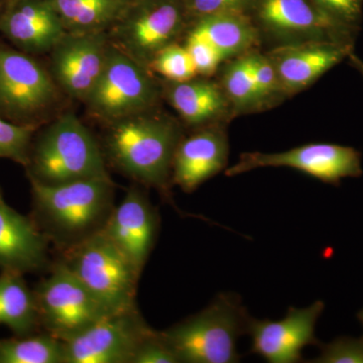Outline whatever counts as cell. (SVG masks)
<instances>
[{
  "mask_svg": "<svg viewBox=\"0 0 363 363\" xmlns=\"http://www.w3.org/2000/svg\"><path fill=\"white\" fill-rule=\"evenodd\" d=\"M30 182L32 218L60 252L101 233L116 207L111 177L56 186Z\"/></svg>",
  "mask_w": 363,
  "mask_h": 363,
  "instance_id": "cell-1",
  "label": "cell"
},
{
  "mask_svg": "<svg viewBox=\"0 0 363 363\" xmlns=\"http://www.w3.org/2000/svg\"><path fill=\"white\" fill-rule=\"evenodd\" d=\"M182 138L176 121L150 109L109 123L105 154L119 171L169 199L172 167Z\"/></svg>",
  "mask_w": 363,
  "mask_h": 363,
  "instance_id": "cell-2",
  "label": "cell"
},
{
  "mask_svg": "<svg viewBox=\"0 0 363 363\" xmlns=\"http://www.w3.org/2000/svg\"><path fill=\"white\" fill-rule=\"evenodd\" d=\"M28 179L49 186L109 176L104 150L74 113L50 124L30 147Z\"/></svg>",
  "mask_w": 363,
  "mask_h": 363,
  "instance_id": "cell-3",
  "label": "cell"
},
{
  "mask_svg": "<svg viewBox=\"0 0 363 363\" xmlns=\"http://www.w3.org/2000/svg\"><path fill=\"white\" fill-rule=\"evenodd\" d=\"M252 317L238 296L223 293L202 311L162 330L179 363H234L236 344L248 333Z\"/></svg>",
  "mask_w": 363,
  "mask_h": 363,
  "instance_id": "cell-4",
  "label": "cell"
},
{
  "mask_svg": "<svg viewBox=\"0 0 363 363\" xmlns=\"http://www.w3.org/2000/svg\"><path fill=\"white\" fill-rule=\"evenodd\" d=\"M61 255L60 260L108 314L138 308L140 274L104 231Z\"/></svg>",
  "mask_w": 363,
  "mask_h": 363,
  "instance_id": "cell-5",
  "label": "cell"
},
{
  "mask_svg": "<svg viewBox=\"0 0 363 363\" xmlns=\"http://www.w3.org/2000/svg\"><path fill=\"white\" fill-rule=\"evenodd\" d=\"M188 26L184 0H130L107 33L113 47L149 68L157 52L178 43Z\"/></svg>",
  "mask_w": 363,
  "mask_h": 363,
  "instance_id": "cell-6",
  "label": "cell"
},
{
  "mask_svg": "<svg viewBox=\"0 0 363 363\" xmlns=\"http://www.w3.org/2000/svg\"><path fill=\"white\" fill-rule=\"evenodd\" d=\"M272 48L308 42L354 45L357 33L339 25L313 0H255L247 13Z\"/></svg>",
  "mask_w": 363,
  "mask_h": 363,
  "instance_id": "cell-7",
  "label": "cell"
},
{
  "mask_svg": "<svg viewBox=\"0 0 363 363\" xmlns=\"http://www.w3.org/2000/svg\"><path fill=\"white\" fill-rule=\"evenodd\" d=\"M150 72L111 45L104 71L84 100L88 111L111 123L154 108L161 89Z\"/></svg>",
  "mask_w": 363,
  "mask_h": 363,
  "instance_id": "cell-8",
  "label": "cell"
},
{
  "mask_svg": "<svg viewBox=\"0 0 363 363\" xmlns=\"http://www.w3.org/2000/svg\"><path fill=\"white\" fill-rule=\"evenodd\" d=\"M40 330L68 340L108 315L62 260L33 289Z\"/></svg>",
  "mask_w": 363,
  "mask_h": 363,
  "instance_id": "cell-9",
  "label": "cell"
},
{
  "mask_svg": "<svg viewBox=\"0 0 363 363\" xmlns=\"http://www.w3.org/2000/svg\"><path fill=\"white\" fill-rule=\"evenodd\" d=\"M260 168H291L323 183L339 186L344 178L363 174L362 154L357 150L335 143H308L281 152H243L225 175L234 177Z\"/></svg>",
  "mask_w": 363,
  "mask_h": 363,
  "instance_id": "cell-10",
  "label": "cell"
},
{
  "mask_svg": "<svg viewBox=\"0 0 363 363\" xmlns=\"http://www.w3.org/2000/svg\"><path fill=\"white\" fill-rule=\"evenodd\" d=\"M57 90L51 74L30 55L0 47V117L33 123L35 116L54 104Z\"/></svg>",
  "mask_w": 363,
  "mask_h": 363,
  "instance_id": "cell-11",
  "label": "cell"
},
{
  "mask_svg": "<svg viewBox=\"0 0 363 363\" xmlns=\"http://www.w3.org/2000/svg\"><path fill=\"white\" fill-rule=\"evenodd\" d=\"M152 330L138 308L106 315L64 341L65 363H131Z\"/></svg>",
  "mask_w": 363,
  "mask_h": 363,
  "instance_id": "cell-12",
  "label": "cell"
},
{
  "mask_svg": "<svg viewBox=\"0 0 363 363\" xmlns=\"http://www.w3.org/2000/svg\"><path fill=\"white\" fill-rule=\"evenodd\" d=\"M111 45L107 32L66 33L51 51L55 83L69 96L84 101L104 71Z\"/></svg>",
  "mask_w": 363,
  "mask_h": 363,
  "instance_id": "cell-13",
  "label": "cell"
},
{
  "mask_svg": "<svg viewBox=\"0 0 363 363\" xmlns=\"http://www.w3.org/2000/svg\"><path fill=\"white\" fill-rule=\"evenodd\" d=\"M325 304L316 301L307 308H289L286 316L279 321L252 318L248 335L252 352L269 363L303 362L302 351L308 345H319L315 328Z\"/></svg>",
  "mask_w": 363,
  "mask_h": 363,
  "instance_id": "cell-14",
  "label": "cell"
},
{
  "mask_svg": "<svg viewBox=\"0 0 363 363\" xmlns=\"http://www.w3.org/2000/svg\"><path fill=\"white\" fill-rule=\"evenodd\" d=\"M159 229L156 208L142 189L135 186L114 207L102 231L142 274L156 245Z\"/></svg>",
  "mask_w": 363,
  "mask_h": 363,
  "instance_id": "cell-15",
  "label": "cell"
},
{
  "mask_svg": "<svg viewBox=\"0 0 363 363\" xmlns=\"http://www.w3.org/2000/svg\"><path fill=\"white\" fill-rule=\"evenodd\" d=\"M354 45L308 42L279 45L266 54L276 68L286 97L314 84L325 73L347 59Z\"/></svg>",
  "mask_w": 363,
  "mask_h": 363,
  "instance_id": "cell-16",
  "label": "cell"
},
{
  "mask_svg": "<svg viewBox=\"0 0 363 363\" xmlns=\"http://www.w3.org/2000/svg\"><path fill=\"white\" fill-rule=\"evenodd\" d=\"M228 154V138L220 123L200 128L179 143L172 167V183L184 192H194L225 168Z\"/></svg>",
  "mask_w": 363,
  "mask_h": 363,
  "instance_id": "cell-17",
  "label": "cell"
},
{
  "mask_svg": "<svg viewBox=\"0 0 363 363\" xmlns=\"http://www.w3.org/2000/svg\"><path fill=\"white\" fill-rule=\"evenodd\" d=\"M0 33L30 55L51 52L67 32L48 0H11L0 13Z\"/></svg>",
  "mask_w": 363,
  "mask_h": 363,
  "instance_id": "cell-18",
  "label": "cell"
},
{
  "mask_svg": "<svg viewBox=\"0 0 363 363\" xmlns=\"http://www.w3.org/2000/svg\"><path fill=\"white\" fill-rule=\"evenodd\" d=\"M49 240L32 216L6 204L0 192V269L39 272L49 264Z\"/></svg>",
  "mask_w": 363,
  "mask_h": 363,
  "instance_id": "cell-19",
  "label": "cell"
},
{
  "mask_svg": "<svg viewBox=\"0 0 363 363\" xmlns=\"http://www.w3.org/2000/svg\"><path fill=\"white\" fill-rule=\"evenodd\" d=\"M166 96L181 118L194 128L219 124L233 116L219 83L209 78L169 82Z\"/></svg>",
  "mask_w": 363,
  "mask_h": 363,
  "instance_id": "cell-20",
  "label": "cell"
},
{
  "mask_svg": "<svg viewBox=\"0 0 363 363\" xmlns=\"http://www.w3.org/2000/svg\"><path fill=\"white\" fill-rule=\"evenodd\" d=\"M186 33L206 40L226 61L257 50L259 30L247 13L210 14L191 21Z\"/></svg>",
  "mask_w": 363,
  "mask_h": 363,
  "instance_id": "cell-21",
  "label": "cell"
},
{
  "mask_svg": "<svg viewBox=\"0 0 363 363\" xmlns=\"http://www.w3.org/2000/svg\"><path fill=\"white\" fill-rule=\"evenodd\" d=\"M0 325L16 336L30 335L40 329L35 293L21 272L0 274Z\"/></svg>",
  "mask_w": 363,
  "mask_h": 363,
  "instance_id": "cell-22",
  "label": "cell"
},
{
  "mask_svg": "<svg viewBox=\"0 0 363 363\" xmlns=\"http://www.w3.org/2000/svg\"><path fill=\"white\" fill-rule=\"evenodd\" d=\"M67 33L107 32L130 0H48Z\"/></svg>",
  "mask_w": 363,
  "mask_h": 363,
  "instance_id": "cell-23",
  "label": "cell"
},
{
  "mask_svg": "<svg viewBox=\"0 0 363 363\" xmlns=\"http://www.w3.org/2000/svg\"><path fill=\"white\" fill-rule=\"evenodd\" d=\"M0 363H65V345L45 331L0 339Z\"/></svg>",
  "mask_w": 363,
  "mask_h": 363,
  "instance_id": "cell-24",
  "label": "cell"
},
{
  "mask_svg": "<svg viewBox=\"0 0 363 363\" xmlns=\"http://www.w3.org/2000/svg\"><path fill=\"white\" fill-rule=\"evenodd\" d=\"M226 62L218 83L233 116L262 111L253 82L250 52Z\"/></svg>",
  "mask_w": 363,
  "mask_h": 363,
  "instance_id": "cell-25",
  "label": "cell"
},
{
  "mask_svg": "<svg viewBox=\"0 0 363 363\" xmlns=\"http://www.w3.org/2000/svg\"><path fill=\"white\" fill-rule=\"evenodd\" d=\"M250 67L260 111L274 107L286 98L276 68L266 52L257 50L250 52Z\"/></svg>",
  "mask_w": 363,
  "mask_h": 363,
  "instance_id": "cell-26",
  "label": "cell"
},
{
  "mask_svg": "<svg viewBox=\"0 0 363 363\" xmlns=\"http://www.w3.org/2000/svg\"><path fill=\"white\" fill-rule=\"evenodd\" d=\"M149 68L169 82H183L198 76L187 49L179 43L169 45L157 52Z\"/></svg>",
  "mask_w": 363,
  "mask_h": 363,
  "instance_id": "cell-27",
  "label": "cell"
},
{
  "mask_svg": "<svg viewBox=\"0 0 363 363\" xmlns=\"http://www.w3.org/2000/svg\"><path fill=\"white\" fill-rule=\"evenodd\" d=\"M37 124L16 123L0 117V157L26 166Z\"/></svg>",
  "mask_w": 363,
  "mask_h": 363,
  "instance_id": "cell-28",
  "label": "cell"
},
{
  "mask_svg": "<svg viewBox=\"0 0 363 363\" xmlns=\"http://www.w3.org/2000/svg\"><path fill=\"white\" fill-rule=\"evenodd\" d=\"M184 45L192 59L198 76L211 77L218 71L219 67L225 63L220 52L201 38L186 33Z\"/></svg>",
  "mask_w": 363,
  "mask_h": 363,
  "instance_id": "cell-29",
  "label": "cell"
},
{
  "mask_svg": "<svg viewBox=\"0 0 363 363\" xmlns=\"http://www.w3.org/2000/svg\"><path fill=\"white\" fill-rule=\"evenodd\" d=\"M321 353L310 360L314 363H363V336L339 337L328 344H319Z\"/></svg>",
  "mask_w": 363,
  "mask_h": 363,
  "instance_id": "cell-30",
  "label": "cell"
},
{
  "mask_svg": "<svg viewBox=\"0 0 363 363\" xmlns=\"http://www.w3.org/2000/svg\"><path fill=\"white\" fill-rule=\"evenodd\" d=\"M339 25L358 33L363 16V0H313Z\"/></svg>",
  "mask_w": 363,
  "mask_h": 363,
  "instance_id": "cell-31",
  "label": "cell"
},
{
  "mask_svg": "<svg viewBox=\"0 0 363 363\" xmlns=\"http://www.w3.org/2000/svg\"><path fill=\"white\" fill-rule=\"evenodd\" d=\"M255 0H184L189 23L203 16L221 13H247Z\"/></svg>",
  "mask_w": 363,
  "mask_h": 363,
  "instance_id": "cell-32",
  "label": "cell"
},
{
  "mask_svg": "<svg viewBox=\"0 0 363 363\" xmlns=\"http://www.w3.org/2000/svg\"><path fill=\"white\" fill-rule=\"evenodd\" d=\"M131 363H179L161 331L152 330L136 350Z\"/></svg>",
  "mask_w": 363,
  "mask_h": 363,
  "instance_id": "cell-33",
  "label": "cell"
},
{
  "mask_svg": "<svg viewBox=\"0 0 363 363\" xmlns=\"http://www.w3.org/2000/svg\"><path fill=\"white\" fill-rule=\"evenodd\" d=\"M348 60H350V65L353 67V68L357 69L358 72H359L360 75L363 77V61L357 55L354 54V52H350V56H348Z\"/></svg>",
  "mask_w": 363,
  "mask_h": 363,
  "instance_id": "cell-34",
  "label": "cell"
},
{
  "mask_svg": "<svg viewBox=\"0 0 363 363\" xmlns=\"http://www.w3.org/2000/svg\"><path fill=\"white\" fill-rule=\"evenodd\" d=\"M357 318H358V320H359L360 323H362V326H363V309L362 310V311L358 313Z\"/></svg>",
  "mask_w": 363,
  "mask_h": 363,
  "instance_id": "cell-35",
  "label": "cell"
}]
</instances>
